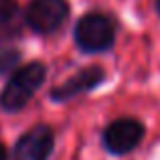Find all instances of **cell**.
<instances>
[{"label":"cell","mask_w":160,"mask_h":160,"mask_svg":"<svg viewBox=\"0 0 160 160\" xmlns=\"http://www.w3.org/2000/svg\"><path fill=\"white\" fill-rule=\"evenodd\" d=\"M55 146V134L49 126L39 124L16 140L12 158L14 160H49Z\"/></svg>","instance_id":"cell-5"},{"label":"cell","mask_w":160,"mask_h":160,"mask_svg":"<svg viewBox=\"0 0 160 160\" xmlns=\"http://www.w3.org/2000/svg\"><path fill=\"white\" fill-rule=\"evenodd\" d=\"M103 81H106V69L102 65H87L83 69H79L75 75H71L69 79H65L63 85L53 87L51 99L53 102H69L77 95L99 87Z\"/></svg>","instance_id":"cell-6"},{"label":"cell","mask_w":160,"mask_h":160,"mask_svg":"<svg viewBox=\"0 0 160 160\" xmlns=\"http://www.w3.org/2000/svg\"><path fill=\"white\" fill-rule=\"evenodd\" d=\"M73 39L79 51L103 53L116 43V27L102 12H87L75 24Z\"/></svg>","instance_id":"cell-2"},{"label":"cell","mask_w":160,"mask_h":160,"mask_svg":"<svg viewBox=\"0 0 160 160\" xmlns=\"http://www.w3.org/2000/svg\"><path fill=\"white\" fill-rule=\"evenodd\" d=\"M20 35V8L16 0H0V37L12 39Z\"/></svg>","instance_id":"cell-7"},{"label":"cell","mask_w":160,"mask_h":160,"mask_svg":"<svg viewBox=\"0 0 160 160\" xmlns=\"http://www.w3.org/2000/svg\"><path fill=\"white\" fill-rule=\"evenodd\" d=\"M69 16L67 0H32L24 10V22L37 35L55 32Z\"/></svg>","instance_id":"cell-4"},{"label":"cell","mask_w":160,"mask_h":160,"mask_svg":"<svg viewBox=\"0 0 160 160\" xmlns=\"http://www.w3.org/2000/svg\"><path fill=\"white\" fill-rule=\"evenodd\" d=\"M18 61H20V51H16V49H0V75L4 73H14L16 69H18Z\"/></svg>","instance_id":"cell-8"},{"label":"cell","mask_w":160,"mask_h":160,"mask_svg":"<svg viewBox=\"0 0 160 160\" xmlns=\"http://www.w3.org/2000/svg\"><path fill=\"white\" fill-rule=\"evenodd\" d=\"M8 158V154H6V148H4L2 144H0V160H6Z\"/></svg>","instance_id":"cell-9"},{"label":"cell","mask_w":160,"mask_h":160,"mask_svg":"<svg viewBox=\"0 0 160 160\" xmlns=\"http://www.w3.org/2000/svg\"><path fill=\"white\" fill-rule=\"evenodd\" d=\"M146 134V128L142 122L134 118H120L106 126L102 134V142L106 150L113 156H124L136 150V146L142 142Z\"/></svg>","instance_id":"cell-3"},{"label":"cell","mask_w":160,"mask_h":160,"mask_svg":"<svg viewBox=\"0 0 160 160\" xmlns=\"http://www.w3.org/2000/svg\"><path fill=\"white\" fill-rule=\"evenodd\" d=\"M45 77H47V67L41 61H31L27 65H20L10 75L4 89L0 91V108L6 113L20 112L32 99V95L41 89Z\"/></svg>","instance_id":"cell-1"},{"label":"cell","mask_w":160,"mask_h":160,"mask_svg":"<svg viewBox=\"0 0 160 160\" xmlns=\"http://www.w3.org/2000/svg\"><path fill=\"white\" fill-rule=\"evenodd\" d=\"M156 12H158V16H160V0H156Z\"/></svg>","instance_id":"cell-10"}]
</instances>
